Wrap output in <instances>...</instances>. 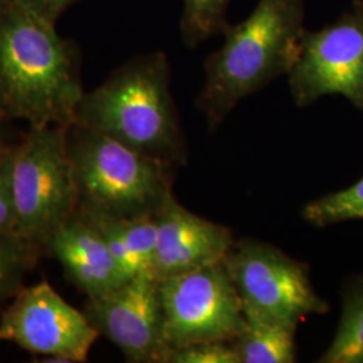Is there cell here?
<instances>
[{"instance_id": "obj_10", "label": "cell", "mask_w": 363, "mask_h": 363, "mask_svg": "<svg viewBox=\"0 0 363 363\" xmlns=\"http://www.w3.org/2000/svg\"><path fill=\"white\" fill-rule=\"evenodd\" d=\"M84 313L128 362H167L159 284L152 274L135 276L108 294L88 298Z\"/></svg>"}, {"instance_id": "obj_5", "label": "cell", "mask_w": 363, "mask_h": 363, "mask_svg": "<svg viewBox=\"0 0 363 363\" xmlns=\"http://www.w3.org/2000/svg\"><path fill=\"white\" fill-rule=\"evenodd\" d=\"M69 125L30 127L23 140L13 147V233L42 255L79 203L67 151Z\"/></svg>"}, {"instance_id": "obj_19", "label": "cell", "mask_w": 363, "mask_h": 363, "mask_svg": "<svg viewBox=\"0 0 363 363\" xmlns=\"http://www.w3.org/2000/svg\"><path fill=\"white\" fill-rule=\"evenodd\" d=\"M167 363H240L230 342H199L169 351Z\"/></svg>"}, {"instance_id": "obj_1", "label": "cell", "mask_w": 363, "mask_h": 363, "mask_svg": "<svg viewBox=\"0 0 363 363\" xmlns=\"http://www.w3.org/2000/svg\"><path fill=\"white\" fill-rule=\"evenodd\" d=\"M82 94L74 54L54 22L25 0L0 1V116L69 125Z\"/></svg>"}, {"instance_id": "obj_18", "label": "cell", "mask_w": 363, "mask_h": 363, "mask_svg": "<svg viewBox=\"0 0 363 363\" xmlns=\"http://www.w3.org/2000/svg\"><path fill=\"white\" fill-rule=\"evenodd\" d=\"M301 217L316 228L363 220V178L347 189L312 199L301 210Z\"/></svg>"}, {"instance_id": "obj_4", "label": "cell", "mask_w": 363, "mask_h": 363, "mask_svg": "<svg viewBox=\"0 0 363 363\" xmlns=\"http://www.w3.org/2000/svg\"><path fill=\"white\" fill-rule=\"evenodd\" d=\"M67 151L79 208L120 218L155 216L174 194L172 166L77 123L67 128Z\"/></svg>"}, {"instance_id": "obj_13", "label": "cell", "mask_w": 363, "mask_h": 363, "mask_svg": "<svg viewBox=\"0 0 363 363\" xmlns=\"http://www.w3.org/2000/svg\"><path fill=\"white\" fill-rule=\"evenodd\" d=\"M79 210L101 233L111 253L130 279L144 273L152 274L156 247L154 216L120 218Z\"/></svg>"}, {"instance_id": "obj_16", "label": "cell", "mask_w": 363, "mask_h": 363, "mask_svg": "<svg viewBox=\"0 0 363 363\" xmlns=\"http://www.w3.org/2000/svg\"><path fill=\"white\" fill-rule=\"evenodd\" d=\"M42 252L13 232H0V307L13 300Z\"/></svg>"}, {"instance_id": "obj_7", "label": "cell", "mask_w": 363, "mask_h": 363, "mask_svg": "<svg viewBox=\"0 0 363 363\" xmlns=\"http://www.w3.org/2000/svg\"><path fill=\"white\" fill-rule=\"evenodd\" d=\"M157 284L169 351L199 342L232 343L244 333L242 303L225 262Z\"/></svg>"}, {"instance_id": "obj_8", "label": "cell", "mask_w": 363, "mask_h": 363, "mask_svg": "<svg viewBox=\"0 0 363 363\" xmlns=\"http://www.w3.org/2000/svg\"><path fill=\"white\" fill-rule=\"evenodd\" d=\"M294 104L307 108L325 96H342L363 112V0L320 30H306L289 72Z\"/></svg>"}, {"instance_id": "obj_2", "label": "cell", "mask_w": 363, "mask_h": 363, "mask_svg": "<svg viewBox=\"0 0 363 363\" xmlns=\"http://www.w3.org/2000/svg\"><path fill=\"white\" fill-rule=\"evenodd\" d=\"M304 0H259L250 15L222 33L223 43L203 61L205 81L195 106L210 132L245 97L288 76L304 31Z\"/></svg>"}, {"instance_id": "obj_15", "label": "cell", "mask_w": 363, "mask_h": 363, "mask_svg": "<svg viewBox=\"0 0 363 363\" xmlns=\"http://www.w3.org/2000/svg\"><path fill=\"white\" fill-rule=\"evenodd\" d=\"M340 298L342 312L335 335L318 363H363V273L345 280Z\"/></svg>"}, {"instance_id": "obj_11", "label": "cell", "mask_w": 363, "mask_h": 363, "mask_svg": "<svg viewBox=\"0 0 363 363\" xmlns=\"http://www.w3.org/2000/svg\"><path fill=\"white\" fill-rule=\"evenodd\" d=\"M154 220L156 247L151 273L157 281L223 262L235 244L232 229L191 213L174 194Z\"/></svg>"}, {"instance_id": "obj_21", "label": "cell", "mask_w": 363, "mask_h": 363, "mask_svg": "<svg viewBox=\"0 0 363 363\" xmlns=\"http://www.w3.org/2000/svg\"><path fill=\"white\" fill-rule=\"evenodd\" d=\"M25 1L54 22L57 16L74 0H25Z\"/></svg>"}, {"instance_id": "obj_17", "label": "cell", "mask_w": 363, "mask_h": 363, "mask_svg": "<svg viewBox=\"0 0 363 363\" xmlns=\"http://www.w3.org/2000/svg\"><path fill=\"white\" fill-rule=\"evenodd\" d=\"M229 3L230 0H183L179 22L183 45L195 49L208 39L222 35L230 25Z\"/></svg>"}, {"instance_id": "obj_6", "label": "cell", "mask_w": 363, "mask_h": 363, "mask_svg": "<svg viewBox=\"0 0 363 363\" xmlns=\"http://www.w3.org/2000/svg\"><path fill=\"white\" fill-rule=\"evenodd\" d=\"M225 265L233 279L245 316L298 327L310 315H325L330 303L311 283L310 267L268 242L235 241Z\"/></svg>"}, {"instance_id": "obj_9", "label": "cell", "mask_w": 363, "mask_h": 363, "mask_svg": "<svg viewBox=\"0 0 363 363\" xmlns=\"http://www.w3.org/2000/svg\"><path fill=\"white\" fill-rule=\"evenodd\" d=\"M100 334L48 281L23 286L0 318V342H11L42 362L82 363Z\"/></svg>"}, {"instance_id": "obj_3", "label": "cell", "mask_w": 363, "mask_h": 363, "mask_svg": "<svg viewBox=\"0 0 363 363\" xmlns=\"http://www.w3.org/2000/svg\"><path fill=\"white\" fill-rule=\"evenodd\" d=\"M145 156L178 167L189 147L171 94V69L163 52L138 55L104 82L84 91L74 121Z\"/></svg>"}, {"instance_id": "obj_14", "label": "cell", "mask_w": 363, "mask_h": 363, "mask_svg": "<svg viewBox=\"0 0 363 363\" xmlns=\"http://www.w3.org/2000/svg\"><path fill=\"white\" fill-rule=\"evenodd\" d=\"M245 322L244 333L232 342L240 363L296 362L298 327L257 316H245Z\"/></svg>"}, {"instance_id": "obj_12", "label": "cell", "mask_w": 363, "mask_h": 363, "mask_svg": "<svg viewBox=\"0 0 363 363\" xmlns=\"http://www.w3.org/2000/svg\"><path fill=\"white\" fill-rule=\"evenodd\" d=\"M48 255L58 259L70 281L88 298L108 294L130 280L79 208L54 233Z\"/></svg>"}, {"instance_id": "obj_22", "label": "cell", "mask_w": 363, "mask_h": 363, "mask_svg": "<svg viewBox=\"0 0 363 363\" xmlns=\"http://www.w3.org/2000/svg\"><path fill=\"white\" fill-rule=\"evenodd\" d=\"M3 121H4V118L0 116V155H3L4 152H7V151L11 148V145H9V144H6V142H4V135H3Z\"/></svg>"}, {"instance_id": "obj_20", "label": "cell", "mask_w": 363, "mask_h": 363, "mask_svg": "<svg viewBox=\"0 0 363 363\" xmlns=\"http://www.w3.org/2000/svg\"><path fill=\"white\" fill-rule=\"evenodd\" d=\"M13 147L0 155V232H13L15 208H13Z\"/></svg>"}]
</instances>
